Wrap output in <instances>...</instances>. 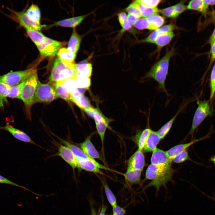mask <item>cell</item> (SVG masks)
I'll return each instance as SVG.
<instances>
[{"label": "cell", "mask_w": 215, "mask_h": 215, "mask_svg": "<svg viewBox=\"0 0 215 215\" xmlns=\"http://www.w3.org/2000/svg\"><path fill=\"white\" fill-rule=\"evenodd\" d=\"M175 171L171 165L151 164L146 171L145 180L151 181L146 185L145 188L153 187L156 189V194H158L161 187L163 186L166 188L167 183L172 180Z\"/></svg>", "instance_id": "cell-1"}, {"label": "cell", "mask_w": 215, "mask_h": 215, "mask_svg": "<svg viewBox=\"0 0 215 215\" xmlns=\"http://www.w3.org/2000/svg\"><path fill=\"white\" fill-rule=\"evenodd\" d=\"M174 54L173 48L167 49L164 56L156 63L143 77L144 79H153L158 83V91L164 92L168 99L170 96L165 87V82L168 75L170 59Z\"/></svg>", "instance_id": "cell-2"}, {"label": "cell", "mask_w": 215, "mask_h": 215, "mask_svg": "<svg viewBox=\"0 0 215 215\" xmlns=\"http://www.w3.org/2000/svg\"><path fill=\"white\" fill-rule=\"evenodd\" d=\"M38 81L37 70L35 68L25 80L20 96V99L24 103L27 116L30 120L31 119V109L34 104V98Z\"/></svg>", "instance_id": "cell-3"}, {"label": "cell", "mask_w": 215, "mask_h": 215, "mask_svg": "<svg viewBox=\"0 0 215 215\" xmlns=\"http://www.w3.org/2000/svg\"><path fill=\"white\" fill-rule=\"evenodd\" d=\"M76 64H66L57 57L54 63L49 78V82H55L76 77Z\"/></svg>", "instance_id": "cell-4"}, {"label": "cell", "mask_w": 215, "mask_h": 215, "mask_svg": "<svg viewBox=\"0 0 215 215\" xmlns=\"http://www.w3.org/2000/svg\"><path fill=\"white\" fill-rule=\"evenodd\" d=\"M59 98L53 82L43 83L38 80L33 103H50Z\"/></svg>", "instance_id": "cell-5"}, {"label": "cell", "mask_w": 215, "mask_h": 215, "mask_svg": "<svg viewBox=\"0 0 215 215\" xmlns=\"http://www.w3.org/2000/svg\"><path fill=\"white\" fill-rule=\"evenodd\" d=\"M197 107L193 119L189 135H193L197 128L208 116L212 115L213 110L208 100H198Z\"/></svg>", "instance_id": "cell-6"}, {"label": "cell", "mask_w": 215, "mask_h": 215, "mask_svg": "<svg viewBox=\"0 0 215 215\" xmlns=\"http://www.w3.org/2000/svg\"><path fill=\"white\" fill-rule=\"evenodd\" d=\"M65 44L64 42L56 41L46 37L42 42L36 46L39 51L41 58L42 59L57 55L59 49Z\"/></svg>", "instance_id": "cell-7"}, {"label": "cell", "mask_w": 215, "mask_h": 215, "mask_svg": "<svg viewBox=\"0 0 215 215\" xmlns=\"http://www.w3.org/2000/svg\"><path fill=\"white\" fill-rule=\"evenodd\" d=\"M7 9L10 13V15H7V16L25 29L30 28L40 31L42 28L44 27L43 25L37 24L32 21L25 11L17 12L8 7H7Z\"/></svg>", "instance_id": "cell-8"}, {"label": "cell", "mask_w": 215, "mask_h": 215, "mask_svg": "<svg viewBox=\"0 0 215 215\" xmlns=\"http://www.w3.org/2000/svg\"><path fill=\"white\" fill-rule=\"evenodd\" d=\"M35 69L33 67L24 70L9 72L0 76V82L11 87L18 84L24 80Z\"/></svg>", "instance_id": "cell-9"}, {"label": "cell", "mask_w": 215, "mask_h": 215, "mask_svg": "<svg viewBox=\"0 0 215 215\" xmlns=\"http://www.w3.org/2000/svg\"><path fill=\"white\" fill-rule=\"evenodd\" d=\"M77 162L78 168L87 171L102 175L105 174L100 169L110 170L109 168L101 164L95 160L83 159L78 161Z\"/></svg>", "instance_id": "cell-10"}, {"label": "cell", "mask_w": 215, "mask_h": 215, "mask_svg": "<svg viewBox=\"0 0 215 215\" xmlns=\"http://www.w3.org/2000/svg\"><path fill=\"white\" fill-rule=\"evenodd\" d=\"M128 168L142 170L145 165V157L142 150L138 149L127 161Z\"/></svg>", "instance_id": "cell-11"}, {"label": "cell", "mask_w": 215, "mask_h": 215, "mask_svg": "<svg viewBox=\"0 0 215 215\" xmlns=\"http://www.w3.org/2000/svg\"><path fill=\"white\" fill-rule=\"evenodd\" d=\"M58 154L73 169L77 167L78 162L74 154L67 146L60 145L58 148Z\"/></svg>", "instance_id": "cell-12"}, {"label": "cell", "mask_w": 215, "mask_h": 215, "mask_svg": "<svg viewBox=\"0 0 215 215\" xmlns=\"http://www.w3.org/2000/svg\"><path fill=\"white\" fill-rule=\"evenodd\" d=\"M0 128L8 131L19 140L38 145L26 133L10 125L7 124L4 126L0 127Z\"/></svg>", "instance_id": "cell-13"}, {"label": "cell", "mask_w": 215, "mask_h": 215, "mask_svg": "<svg viewBox=\"0 0 215 215\" xmlns=\"http://www.w3.org/2000/svg\"><path fill=\"white\" fill-rule=\"evenodd\" d=\"M188 103V101H184L179 106L177 112L173 117L157 131L161 139H163L168 133L175 119L178 115L184 110Z\"/></svg>", "instance_id": "cell-14"}, {"label": "cell", "mask_w": 215, "mask_h": 215, "mask_svg": "<svg viewBox=\"0 0 215 215\" xmlns=\"http://www.w3.org/2000/svg\"><path fill=\"white\" fill-rule=\"evenodd\" d=\"M151 158V164L155 165H171L166 152L157 148L153 152Z\"/></svg>", "instance_id": "cell-15"}, {"label": "cell", "mask_w": 215, "mask_h": 215, "mask_svg": "<svg viewBox=\"0 0 215 215\" xmlns=\"http://www.w3.org/2000/svg\"><path fill=\"white\" fill-rule=\"evenodd\" d=\"M161 139L157 131L151 130L145 141L143 152H153L157 148Z\"/></svg>", "instance_id": "cell-16"}, {"label": "cell", "mask_w": 215, "mask_h": 215, "mask_svg": "<svg viewBox=\"0 0 215 215\" xmlns=\"http://www.w3.org/2000/svg\"><path fill=\"white\" fill-rule=\"evenodd\" d=\"M70 101L83 110L91 107L87 99L78 89L70 93Z\"/></svg>", "instance_id": "cell-17"}, {"label": "cell", "mask_w": 215, "mask_h": 215, "mask_svg": "<svg viewBox=\"0 0 215 215\" xmlns=\"http://www.w3.org/2000/svg\"><path fill=\"white\" fill-rule=\"evenodd\" d=\"M206 137V136L197 139H194L189 143L177 145L166 151L170 160L172 162L173 159L180 153L186 150L194 143L205 139Z\"/></svg>", "instance_id": "cell-18"}, {"label": "cell", "mask_w": 215, "mask_h": 215, "mask_svg": "<svg viewBox=\"0 0 215 215\" xmlns=\"http://www.w3.org/2000/svg\"><path fill=\"white\" fill-rule=\"evenodd\" d=\"M91 135L88 136L84 141L80 144L81 149L91 158L101 159L100 155L91 141Z\"/></svg>", "instance_id": "cell-19"}, {"label": "cell", "mask_w": 215, "mask_h": 215, "mask_svg": "<svg viewBox=\"0 0 215 215\" xmlns=\"http://www.w3.org/2000/svg\"><path fill=\"white\" fill-rule=\"evenodd\" d=\"M88 15V14L62 20L55 22L52 26L74 28L79 25Z\"/></svg>", "instance_id": "cell-20"}, {"label": "cell", "mask_w": 215, "mask_h": 215, "mask_svg": "<svg viewBox=\"0 0 215 215\" xmlns=\"http://www.w3.org/2000/svg\"><path fill=\"white\" fill-rule=\"evenodd\" d=\"M142 170L127 169L124 176L127 182L130 185L141 184V175Z\"/></svg>", "instance_id": "cell-21"}, {"label": "cell", "mask_w": 215, "mask_h": 215, "mask_svg": "<svg viewBox=\"0 0 215 215\" xmlns=\"http://www.w3.org/2000/svg\"><path fill=\"white\" fill-rule=\"evenodd\" d=\"M61 141L67 147L73 152L77 161L81 159H86L94 160L95 159L88 156L83 150L77 146L65 140L60 139Z\"/></svg>", "instance_id": "cell-22"}, {"label": "cell", "mask_w": 215, "mask_h": 215, "mask_svg": "<svg viewBox=\"0 0 215 215\" xmlns=\"http://www.w3.org/2000/svg\"><path fill=\"white\" fill-rule=\"evenodd\" d=\"M81 39V36L77 33L75 29H73L68 43L67 48L70 51L76 55Z\"/></svg>", "instance_id": "cell-23"}, {"label": "cell", "mask_w": 215, "mask_h": 215, "mask_svg": "<svg viewBox=\"0 0 215 215\" xmlns=\"http://www.w3.org/2000/svg\"><path fill=\"white\" fill-rule=\"evenodd\" d=\"M174 36L173 31L161 33L159 34L154 42L158 49H160L168 44Z\"/></svg>", "instance_id": "cell-24"}, {"label": "cell", "mask_w": 215, "mask_h": 215, "mask_svg": "<svg viewBox=\"0 0 215 215\" xmlns=\"http://www.w3.org/2000/svg\"><path fill=\"white\" fill-rule=\"evenodd\" d=\"M58 58L64 63L70 64L73 63L76 55L70 51L67 48L62 47L59 51Z\"/></svg>", "instance_id": "cell-25"}, {"label": "cell", "mask_w": 215, "mask_h": 215, "mask_svg": "<svg viewBox=\"0 0 215 215\" xmlns=\"http://www.w3.org/2000/svg\"><path fill=\"white\" fill-rule=\"evenodd\" d=\"M85 113L93 118L95 123L105 122L109 123L110 120L106 117L98 108H94L92 107L84 110Z\"/></svg>", "instance_id": "cell-26"}, {"label": "cell", "mask_w": 215, "mask_h": 215, "mask_svg": "<svg viewBox=\"0 0 215 215\" xmlns=\"http://www.w3.org/2000/svg\"><path fill=\"white\" fill-rule=\"evenodd\" d=\"M187 8V9L197 11L205 14L208 12V6L203 0H193L189 2Z\"/></svg>", "instance_id": "cell-27"}, {"label": "cell", "mask_w": 215, "mask_h": 215, "mask_svg": "<svg viewBox=\"0 0 215 215\" xmlns=\"http://www.w3.org/2000/svg\"><path fill=\"white\" fill-rule=\"evenodd\" d=\"M53 83L59 97L67 101H70V93L65 87L63 81Z\"/></svg>", "instance_id": "cell-28"}, {"label": "cell", "mask_w": 215, "mask_h": 215, "mask_svg": "<svg viewBox=\"0 0 215 215\" xmlns=\"http://www.w3.org/2000/svg\"><path fill=\"white\" fill-rule=\"evenodd\" d=\"M25 12L32 21L37 24H41V12L40 9L37 5L32 4Z\"/></svg>", "instance_id": "cell-29"}, {"label": "cell", "mask_w": 215, "mask_h": 215, "mask_svg": "<svg viewBox=\"0 0 215 215\" xmlns=\"http://www.w3.org/2000/svg\"><path fill=\"white\" fill-rule=\"evenodd\" d=\"M25 29L28 36L36 46L42 42L46 37L40 31L30 28Z\"/></svg>", "instance_id": "cell-30"}, {"label": "cell", "mask_w": 215, "mask_h": 215, "mask_svg": "<svg viewBox=\"0 0 215 215\" xmlns=\"http://www.w3.org/2000/svg\"><path fill=\"white\" fill-rule=\"evenodd\" d=\"M77 72L90 77L92 73V66L91 64L85 61H83L76 64Z\"/></svg>", "instance_id": "cell-31"}, {"label": "cell", "mask_w": 215, "mask_h": 215, "mask_svg": "<svg viewBox=\"0 0 215 215\" xmlns=\"http://www.w3.org/2000/svg\"><path fill=\"white\" fill-rule=\"evenodd\" d=\"M136 2L137 3L142 17L146 18L151 15L158 14L160 10L157 7H149Z\"/></svg>", "instance_id": "cell-32"}, {"label": "cell", "mask_w": 215, "mask_h": 215, "mask_svg": "<svg viewBox=\"0 0 215 215\" xmlns=\"http://www.w3.org/2000/svg\"><path fill=\"white\" fill-rule=\"evenodd\" d=\"M134 26L139 30L148 29L155 30L157 29L155 26L150 24L146 18H141L137 19Z\"/></svg>", "instance_id": "cell-33"}, {"label": "cell", "mask_w": 215, "mask_h": 215, "mask_svg": "<svg viewBox=\"0 0 215 215\" xmlns=\"http://www.w3.org/2000/svg\"><path fill=\"white\" fill-rule=\"evenodd\" d=\"M25 80L18 84L11 86L7 95V97L20 99L21 90L24 84Z\"/></svg>", "instance_id": "cell-34"}, {"label": "cell", "mask_w": 215, "mask_h": 215, "mask_svg": "<svg viewBox=\"0 0 215 215\" xmlns=\"http://www.w3.org/2000/svg\"><path fill=\"white\" fill-rule=\"evenodd\" d=\"M76 78L78 88L85 89L88 88L90 85V79L89 77L77 72Z\"/></svg>", "instance_id": "cell-35"}, {"label": "cell", "mask_w": 215, "mask_h": 215, "mask_svg": "<svg viewBox=\"0 0 215 215\" xmlns=\"http://www.w3.org/2000/svg\"><path fill=\"white\" fill-rule=\"evenodd\" d=\"M146 18L150 24L157 29L162 27L165 22L164 18L158 14L151 15Z\"/></svg>", "instance_id": "cell-36"}, {"label": "cell", "mask_w": 215, "mask_h": 215, "mask_svg": "<svg viewBox=\"0 0 215 215\" xmlns=\"http://www.w3.org/2000/svg\"><path fill=\"white\" fill-rule=\"evenodd\" d=\"M63 82L65 87L70 93L77 89L78 88L76 77L69 78L63 80Z\"/></svg>", "instance_id": "cell-37"}, {"label": "cell", "mask_w": 215, "mask_h": 215, "mask_svg": "<svg viewBox=\"0 0 215 215\" xmlns=\"http://www.w3.org/2000/svg\"><path fill=\"white\" fill-rule=\"evenodd\" d=\"M151 130L150 128H146L139 134L136 141L138 149L142 150L146 140Z\"/></svg>", "instance_id": "cell-38"}, {"label": "cell", "mask_w": 215, "mask_h": 215, "mask_svg": "<svg viewBox=\"0 0 215 215\" xmlns=\"http://www.w3.org/2000/svg\"><path fill=\"white\" fill-rule=\"evenodd\" d=\"M10 86L0 82V107L4 106V102L7 101V95L10 88Z\"/></svg>", "instance_id": "cell-39"}, {"label": "cell", "mask_w": 215, "mask_h": 215, "mask_svg": "<svg viewBox=\"0 0 215 215\" xmlns=\"http://www.w3.org/2000/svg\"><path fill=\"white\" fill-rule=\"evenodd\" d=\"M128 14L135 16L138 19L142 17L137 2L136 1L131 3L125 9Z\"/></svg>", "instance_id": "cell-40"}, {"label": "cell", "mask_w": 215, "mask_h": 215, "mask_svg": "<svg viewBox=\"0 0 215 215\" xmlns=\"http://www.w3.org/2000/svg\"><path fill=\"white\" fill-rule=\"evenodd\" d=\"M95 124L97 131L100 137L102 143V149H103L105 136L109 123L101 122L95 123Z\"/></svg>", "instance_id": "cell-41"}, {"label": "cell", "mask_w": 215, "mask_h": 215, "mask_svg": "<svg viewBox=\"0 0 215 215\" xmlns=\"http://www.w3.org/2000/svg\"><path fill=\"white\" fill-rule=\"evenodd\" d=\"M103 184L106 195L109 203L112 207L117 205L116 199L115 196L105 182H103Z\"/></svg>", "instance_id": "cell-42"}, {"label": "cell", "mask_w": 215, "mask_h": 215, "mask_svg": "<svg viewBox=\"0 0 215 215\" xmlns=\"http://www.w3.org/2000/svg\"><path fill=\"white\" fill-rule=\"evenodd\" d=\"M190 159L187 150H185L177 155L173 159V162L180 163Z\"/></svg>", "instance_id": "cell-43"}, {"label": "cell", "mask_w": 215, "mask_h": 215, "mask_svg": "<svg viewBox=\"0 0 215 215\" xmlns=\"http://www.w3.org/2000/svg\"><path fill=\"white\" fill-rule=\"evenodd\" d=\"M159 12L165 16L171 18H175V5L160 10Z\"/></svg>", "instance_id": "cell-44"}, {"label": "cell", "mask_w": 215, "mask_h": 215, "mask_svg": "<svg viewBox=\"0 0 215 215\" xmlns=\"http://www.w3.org/2000/svg\"><path fill=\"white\" fill-rule=\"evenodd\" d=\"M160 33L157 29L152 32L146 38L139 41L141 43H153L154 42Z\"/></svg>", "instance_id": "cell-45"}, {"label": "cell", "mask_w": 215, "mask_h": 215, "mask_svg": "<svg viewBox=\"0 0 215 215\" xmlns=\"http://www.w3.org/2000/svg\"><path fill=\"white\" fill-rule=\"evenodd\" d=\"M184 1H181L175 5V17L178 16L187 9V6L184 4Z\"/></svg>", "instance_id": "cell-46"}, {"label": "cell", "mask_w": 215, "mask_h": 215, "mask_svg": "<svg viewBox=\"0 0 215 215\" xmlns=\"http://www.w3.org/2000/svg\"><path fill=\"white\" fill-rule=\"evenodd\" d=\"M136 1L138 3L152 7H156L162 1L160 0H137Z\"/></svg>", "instance_id": "cell-47"}, {"label": "cell", "mask_w": 215, "mask_h": 215, "mask_svg": "<svg viewBox=\"0 0 215 215\" xmlns=\"http://www.w3.org/2000/svg\"><path fill=\"white\" fill-rule=\"evenodd\" d=\"M0 183H4V184H9L10 185H14L16 187H19L22 188L28 191H30L33 194L36 195H37V194L36 193L32 191H31V190H30L29 189H27L25 187H24V186H21V185H19L14 182H12V181H11L8 179H7V178L4 177V176H1L0 175Z\"/></svg>", "instance_id": "cell-48"}, {"label": "cell", "mask_w": 215, "mask_h": 215, "mask_svg": "<svg viewBox=\"0 0 215 215\" xmlns=\"http://www.w3.org/2000/svg\"><path fill=\"white\" fill-rule=\"evenodd\" d=\"M176 28V26L174 24H170L162 26L157 29L160 33L172 31Z\"/></svg>", "instance_id": "cell-49"}, {"label": "cell", "mask_w": 215, "mask_h": 215, "mask_svg": "<svg viewBox=\"0 0 215 215\" xmlns=\"http://www.w3.org/2000/svg\"><path fill=\"white\" fill-rule=\"evenodd\" d=\"M215 82V62L214 65L210 76V87L211 96L213 92L214 84Z\"/></svg>", "instance_id": "cell-50"}, {"label": "cell", "mask_w": 215, "mask_h": 215, "mask_svg": "<svg viewBox=\"0 0 215 215\" xmlns=\"http://www.w3.org/2000/svg\"><path fill=\"white\" fill-rule=\"evenodd\" d=\"M126 210L117 205L113 207V215H125Z\"/></svg>", "instance_id": "cell-51"}, {"label": "cell", "mask_w": 215, "mask_h": 215, "mask_svg": "<svg viewBox=\"0 0 215 215\" xmlns=\"http://www.w3.org/2000/svg\"><path fill=\"white\" fill-rule=\"evenodd\" d=\"M118 18L119 22L122 26L127 20V16L124 12H122L118 14Z\"/></svg>", "instance_id": "cell-52"}, {"label": "cell", "mask_w": 215, "mask_h": 215, "mask_svg": "<svg viewBox=\"0 0 215 215\" xmlns=\"http://www.w3.org/2000/svg\"><path fill=\"white\" fill-rule=\"evenodd\" d=\"M211 45V60L210 65H211L215 61V41Z\"/></svg>", "instance_id": "cell-53"}, {"label": "cell", "mask_w": 215, "mask_h": 215, "mask_svg": "<svg viewBox=\"0 0 215 215\" xmlns=\"http://www.w3.org/2000/svg\"><path fill=\"white\" fill-rule=\"evenodd\" d=\"M137 19H138L133 15L128 14L127 15V20L131 26L134 25Z\"/></svg>", "instance_id": "cell-54"}, {"label": "cell", "mask_w": 215, "mask_h": 215, "mask_svg": "<svg viewBox=\"0 0 215 215\" xmlns=\"http://www.w3.org/2000/svg\"><path fill=\"white\" fill-rule=\"evenodd\" d=\"M131 26L127 20L122 26V32H124L125 30H130L131 28Z\"/></svg>", "instance_id": "cell-55"}, {"label": "cell", "mask_w": 215, "mask_h": 215, "mask_svg": "<svg viewBox=\"0 0 215 215\" xmlns=\"http://www.w3.org/2000/svg\"><path fill=\"white\" fill-rule=\"evenodd\" d=\"M215 41V28H214L213 31L208 41V42L211 45Z\"/></svg>", "instance_id": "cell-56"}, {"label": "cell", "mask_w": 215, "mask_h": 215, "mask_svg": "<svg viewBox=\"0 0 215 215\" xmlns=\"http://www.w3.org/2000/svg\"><path fill=\"white\" fill-rule=\"evenodd\" d=\"M203 2L208 5H215V0H203Z\"/></svg>", "instance_id": "cell-57"}, {"label": "cell", "mask_w": 215, "mask_h": 215, "mask_svg": "<svg viewBox=\"0 0 215 215\" xmlns=\"http://www.w3.org/2000/svg\"><path fill=\"white\" fill-rule=\"evenodd\" d=\"M215 93V82L214 85V89H213V92L212 93V94L211 96H210V99H212V97H213Z\"/></svg>", "instance_id": "cell-58"}, {"label": "cell", "mask_w": 215, "mask_h": 215, "mask_svg": "<svg viewBox=\"0 0 215 215\" xmlns=\"http://www.w3.org/2000/svg\"><path fill=\"white\" fill-rule=\"evenodd\" d=\"M210 161L212 162L215 165V156H212L210 159Z\"/></svg>", "instance_id": "cell-59"}, {"label": "cell", "mask_w": 215, "mask_h": 215, "mask_svg": "<svg viewBox=\"0 0 215 215\" xmlns=\"http://www.w3.org/2000/svg\"><path fill=\"white\" fill-rule=\"evenodd\" d=\"M213 19L214 21H215V11L214 12L213 14Z\"/></svg>", "instance_id": "cell-60"}, {"label": "cell", "mask_w": 215, "mask_h": 215, "mask_svg": "<svg viewBox=\"0 0 215 215\" xmlns=\"http://www.w3.org/2000/svg\"><path fill=\"white\" fill-rule=\"evenodd\" d=\"M210 198H211V199H212L215 201V196H214L212 197H210Z\"/></svg>", "instance_id": "cell-61"}, {"label": "cell", "mask_w": 215, "mask_h": 215, "mask_svg": "<svg viewBox=\"0 0 215 215\" xmlns=\"http://www.w3.org/2000/svg\"></svg>", "instance_id": "cell-62"}]
</instances>
